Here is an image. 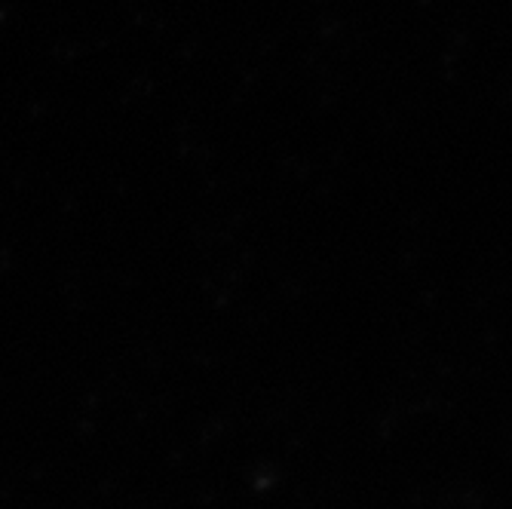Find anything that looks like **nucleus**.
Wrapping results in <instances>:
<instances>
[]
</instances>
